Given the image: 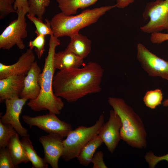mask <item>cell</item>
Wrapping results in <instances>:
<instances>
[{
  "instance_id": "obj_1",
  "label": "cell",
  "mask_w": 168,
  "mask_h": 168,
  "mask_svg": "<svg viewBox=\"0 0 168 168\" xmlns=\"http://www.w3.org/2000/svg\"><path fill=\"white\" fill-rule=\"evenodd\" d=\"M104 72L100 64L92 61L82 68L59 71L53 78L54 93L72 103L89 94L100 92Z\"/></svg>"
},
{
  "instance_id": "obj_2",
  "label": "cell",
  "mask_w": 168,
  "mask_h": 168,
  "mask_svg": "<svg viewBox=\"0 0 168 168\" xmlns=\"http://www.w3.org/2000/svg\"><path fill=\"white\" fill-rule=\"evenodd\" d=\"M61 44L60 41L52 34L50 35L48 54L45 58L43 70L39 78L40 92L35 100H30L27 105L35 112L48 110L56 114H60L64 106L61 98L56 96L53 88L54 74L55 69L53 63V58L55 49Z\"/></svg>"
},
{
  "instance_id": "obj_3",
  "label": "cell",
  "mask_w": 168,
  "mask_h": 168,
  "mask_svg": "<svg viewBox=\"0 0 168 168\" xmlns=\"http://www.w3.org/2000/svg\"><path fill=\"white\" fill-rule=\"evenodd\" d=\"M108 100L120 119L121 139L133 147H146L147 133L139 116L122 98L110 97Z\"/></svg>"
},
{
  "instance_id": "obj_4",
  "label": "cell",
  "mask_w": 168,
  "mask_h": 168,
  "mask_svg": "<svg viewBox=\"0 0 168 168\" xmlns=\"http://www.w3.org/2000/svg\"><path fill=\"white\" fill-rule=\"evenodd\" d=\"M115 7V4L85 9L75 16H67L62 12L58 13L50 21L53 34L57 38L70 37L79 33L80 30L96 23L106 12Z\"/></svg>"
},
{
  "instance_id": "obj_5",
  "label": "cell",
  "mask_w": 168,
  "mask_h": 168,
  "mask_svg": "<svg viewBox=\"0 0 168 168\" xmlns=\"http://www.w3.org/2000/svg\"><path fill=\"white\" fill-rule=\"evenodd\" d=\"M103 114L99 116L93 125L78 127L72 130L63 140L64 149L61 158L68 161L77 158L84 146L94 136L98 135L104 123Z\"/></svg>"
},
{
  "instance_id": "obj_6",
  "label": "cell",
  "mask_w": 168,
  "mask_h": 168,
  "mask_svg": "<svg viewBox=\"0 0 168 168\" xmlns=\"http://www.w3.org/2000/svg\"><path fill=\"white\" fill-rule=\"evenodd\" d=\"M17 19L11 21L0 35V49L9 50L15 45L20 50L25 48L23 39L28 36L27 24L23 10L16 13Z\"/></svg>"
},
{
  "instance_id": "obj_7",
  "label": "cell",
  "mask_w": 168,
  "mask_h": 168,
  "mask_svg": "<svg viewBox=\"0 0 168 168\" xmlns=\"http://www.w3.org/2000/svg\"><path fill=\"white\" fill-rule=\"evenodd\" d=\"M144 18L149 21L141 26L145 33L159 32L168 28V0H156L147 3L143 13Z\"/></svg>"
},
{
  "instance_id": "obj_8",
  "label": "cell",
  "mask_w": 168,
  "mask_h": 168,
  "mask_svg": "<svg viewBox=\"0 0 168 168\" xmlns=\"http://www.w3.org/2000/svg\"><path fill=\"white\" fill-rule=\"evenodd\" d=\"M55 113L49 112L46 114L35 117L22 116L23 121L30 128L35 126L48 133L54 134L63 138L72 130V125L59 119Z\"/></svg>"
},
{
  "instance_id": "obj_9",
  "label": "cell",
  "mask_w": 168,
  "mask_h": 168,
  "mask_svg": "<svg viewBox=\"0 0 168 168\" xmlns=\"http://www.w3.org/2000/svg\"><path fill=\"white\" fill-rule=\"evenodd\" d=\"M137 58L150 76L161 77L168 80V61L158 57L141 43L137 45Z\"/></svg>"
},
{
  "instance_id": "obj_10",
  "label": "cell",
  "mask_w": 168,
  "mask_h": 168,
  "mask_svg": "<svg viewBox=\"0 0 168 168\" xmlns=\"http://www.w3.org/2000/svg\"><path fill=\"white\" fill-rule=\"evenodd\" d=\"M122 126L120 119L113 110L110 112L108 120L102 125L98 135L111 153H113L121 139L120 130Z\"/></svg>"
},
{
  "instance_id": "obj_11",
  "label": "cell",
  "mask_w": 168,
  "mask_h": 168,
  "mask_svg": "<svg viewBox=\"0 0 168 168\" xmlns=\"http://www.w3.org/2000/svg\"><path fill=\"white\" fill-rule=\"evenodd\" d=\"M28 100L20 97L5 100L6 112L0 119L2 123L11 125L22 137L28 135L27 130L22 126L20 121V114Z\"/></svg>"
},
{
  "instance_id": "obj_12",
  "label": "cell",
  "mask_w": 168,
  "mask_h": 168,
  "mask_svg": "<svg viewBox=\"0 0 168 168\" xmlns=\"http://www.w3.org/2000/svg\"><path fill=\"white\" fill-rule=\"evenodd\" d=\"M63 138L57 135L49 133L39 138L44 153L45 162L53 168H58L59 160L62 155L64 145Z\"/></svg>"
},
{
  "instance_id": "obj_13",
  "label": "cell",
  "mask_w": 168,
  "mask_h": 168,
  "mask_svg": "<svg viewBox=\"0 0 168 168\" xmlns=\"http://www.w3.org/2000/svg\"><path fill=\"white\" fill-rule=\"evenodd\" d=\"M35 59L32 50L29 49L22 53L17 61L13 64L8 65L0 63V79L12 76H26Z\"/></svg>"
},
{
  "instance_id": "obj_14",
  "label": "cell",
  "mask_w": 168,
  "mask_h": 168,
  "mask_svg": "<svg viewBox=\"0 0 168 168\" xmlns=\"http://www.w3.org/2000/svg\"><path fill=\"white\" fill-rule=\"evenodd\" d=\"M41 72L37 62L35 61L25 77L20 97L33 100L38 97L40 92L39 81Z\"/></svg>"
},
{
  "instance_id": "obj_15",
  "label": "cell",
  "mask_w": 168,
  "mask_h": 168,
  "mask_svg": "<svg viewBox=\"0 0 168 168\" xmlns=\"http://www.w3.org/2000/svg\"><path fill=\"white\" fill-rule=\"evenodd\" d=\"M25 76H12L0 79V100L20 97L23 90Z\"/></svg>"
},
{
  "instance_id": "obj_16",
  "label": "cell",
  "mask_w": 168,
  "mask_h": 168,
  "mask_svg": "<svg viewBox=\"0 0 168 168\" xmlns=\"http://www.w3.org/2000/svg\"><path fill=\"white\" fill-rule=\"evenodd\" d=\"M83 63V59L72 52L64 50L55 52L54 55V67L59 71L80 68Z\"/></svg>"
},
{
  "instance_id": "obj_17",
  "label": "cell",
  "mask_w": 168,
  "mask_h": 168,
  "mask_svg": "<svg viewBox=\"0 0 168 168\" xmlns=\"http://www.w3.org/2000/svg\"><path fill=\"white\" fill-rule=\"evenodd\" d=\"M70 37V42L64 50L72 52L83 59L87 57L91 50V40L79 33Z\"/></svg>"
},
{
  "instance_id": "obj_18",
  "label": "cell",
  "mask_w": 168,
  "mask_h": 168,
  "mask_svg": "<svg viewBox=\"0 0 168 168\" xmlns=\"http://www.w3.org/2000/svg\"><path fill=\"white\" fill-rule=\"evenodd\" d=\"M19 135L17 133L15 134L10 139L7 147L16 167L21 163L30 161L20 140Z\"/></svg>"
},
{
  "instance_id": "obj_19",
  "label": "cell",
  "mask_w": 168,
  "mask_h": 168,
  "mask_svg": "<svg viewBox=\"0 0 168 168\" xmlns=\"http://www.w3.org/2000/svg\"><path fill=\"white\" fill-rule=\"evenodd\" d=\"M103 143L102 139L98 134L94 136L80 151L77 157L79 163L84 166H88L91 163L96 149Z\"/></svg>"
},
{
  "instance_id": "obj_20",
  "label": "cell",
  "mask_w": 168,
  "mask_h": 168,
  "mask_svg": "<svg viewBox=\"0 0 168 168\" xmlns=\"http://www.w3.org/2000/svg\"><path fill=\"white\" fill-rule=\"evenodd\" d=\"M98 0H56L58 7L64 14H75L78 9H84L95 4Z\"/></svg>"
},
{
  "instance_id": "obj_21",
  "label": "cell",
  "mask_w": 168,
  "mask_h": 168,
  "mask_svg": "<svg viewBox=\"0 0 168 168\" xmlns=\"http://www.w3.org/2000/svg\"><path fill=\"white\" fill-rule=\"evenodd\" d=\"M29 137V134L23 137L21 141L30 161L31 162L32 167L48 168V164L45 162L44 158H41L38 155L34 149Z\"/></svg>"
},
{
  "instance_id": "obj_22",
  "label": "cell",
  "mask_w": 168,
  "mask_h": 168,
  "mask_svg": "<svg viewBox=\"0 0 168 168\" xmlns=\"http://www.w3.org/2000/svg\"><path fill=\"white\" fill-rule=\"evenodd\" d=\"M50 2V0H28V13L37 16L42 20L46 8L49 6Z\"/></svg>"
},
{
  "instance_id": "obj_23",
  "label": "cell",
  "mask_w": 168,
  "mask_h": 168,
  "mask_svg": "<svg viewBox=\"0 0 168 168\" xmlns=\"http://www.w3.org/2000/svg\"><path fill=\"white\" fill-rule=\"evenodd\" d=\"M28 18L35 25L36 30L35 33L36 35H43L45 36L50 35L53 32L50 26V21L45 19V22L44 23L41 20L36 16L29 13L26 14Z\"/></svg>"
},
{
  "instance_id": "obj_24",
  "label": "cell",
  "mask_w": 168,
  "mask_h": 168,
  "mask_svg": "<svg viewBox=\"0 0 168 168\" xmlns=\"http://www.w3.org/2000/svg\"><path fill=\"white\" fill-rule=\"evenodd\" d=\"M163 94L159 89L147 91L144 96L143 100L146 106L151 109H155L161 103Z\"/></svg>"
},
{
  "instance_id": "obj_25",
  "label": "cell",
  "mask_w": 168,
  "mask_h": 168,
  "mask_svg": "<svg viewBox=\"0 0 168 168\" xmlns=\"http://www.w3.org/2000/svg\"><path fill=\"white\" fill-rule=\"evenodd\" d=\"M16 133L11 125L0 121V148L7 147L10 139Z\"/></svg>"
},
{
  "instance_id": "obj_26",
  "label": "cell",
  "mask_w": 168,
  "mask_h": 168,
  "mask_svg": "<svg viewBox=\"0 0 168 168\" xmlns=\"http://www.w3.org/2000/svg\"><path fill=\"white\" fill-rule=\"evenodd\" d=\"M45 36L43 35H37L33 40H30L29 42V49L32 50L35 48V51L39 59L41 58L45 51Z\"/></svg>"
},
{
  "instance_id": "obj_27",
  "label": "cell",
  "mask_w": 168,
  "mask_h": 168,
  "mask_svg": "<svg viewBox=\"0 0 168 168\" xmlns=\"http://www.w3.org/2000/svg\"><path fill=\"white\" fill-rule=\"evenodd\" d=\"M16 168L7 147L0 148V168Z\"/></svg>"
},
{
  "instance_id": "obj_28",
  "label": "cell",
  "mask_w": 168,
  "mask_h": 168,
  "mask_svg": "<svg viewBox=\"0 0 168 168\" xmlns=\"http://www.w3.org/2000/svg\"><path fill=\"white\" fill-rule=\"evenodd\" d=\"M14 0H0V19H3L9 14L16 12L14 8Z\"/></svg>"
},
{
  "instance_id": "obj_29",
  "label": "cell",
  "mask_w": 168,
  "mask_h": 168,
  "mask_svg": "<svg viewBox=\"0 0 168 168\" xmlns=\"http://www.w3.org/2000/svg\"><path fill=\"white\" fill-rule=\"evenodd\" d=\"M145 159L149 164V167L154 168L156 164L162 160H166L168 162V154L162 156L155 155L152 152H147L145 156Z\"/></svg>"
},
{
  "instance_id": "obj_30",
  "label": "cell",
  "mask_w": 168,
  "mask_h": 168,
  "mask_svg": "<svg viewBox=\"0 0 168 168\" xmlns=\"http://www.w3.org/2000/svg\"><path fill=\"white\" fill-rule=\"evenodd\" d=\"M91 163L93 164V168H107V166L103 160V153L101 151H98L94 155Z\"/></svg>"
},
{
  "instance_id": "obj_31",
  "label": "cell",
  "mask_w": 168,
  "mask_h": 168,
  "mask_svg": "<svg viewBox=\"0 0 168 168\" xmlns=\"http://www.w3.org/2000/svg\"><path fill=\"white\" fill-rule=\"evenodd\" d=\"M150 40L153 44H160L168 40V33L157 32L151 33Z\"/></svg>"
},
{
  "instance_id": "obj_32",
  "label": "cell",
  "mask_w": 168,
  "mask_h": 168,
  "mask_svg": "<svg viewBox=\"0 0 168 168\" xmlns=\"http://www.w3.org/2000/svg\"><path fill=\"white\" fill-rule=\"evenodd\" d=\"M28 0H14L13 7L16 13L20 10H23L26 14L29 12Z\"/></svg>"
},
{
  "instance_id": "obj_33",
  "label": "cell",
  "mask_w": 168,
  "mask_h": 168,
  "mask_svg": "<svg viewBox=\"0 0 168 168\" xmlns=\"http://www.w3.org/2000/svg\"><path fill=\"white\" fill-rule=\"evenodd\" d=\"M135 0H117L116 7L123 9L133 3Z\"/></svg>"
},
{
  "instance_id": "obj_34",
  "label": "cell",
  "mask_w": 168,
  "mask_h": 168,
  "mask_svg": "<svg viewBox=\"0 0 168 168\" xmlns=\"http://www.w3.org/2000/svg\"><path fill=\"white\" fill-rule=\"evenodd\" d=\"M162 104L163 105L164 107L168 106V98L164 100L162 102Z\"/></svg>"
},
{
  "instance_id": "obj_35",
  "label": "cell",
  "mask_w": 168,
  "mask_h": 168,
  "mask_svg": "<svg viewBox=\"0 0 168 168\" xmlns=\"http://www.w3.org/2000/svg\"><path fill=\"white\" fill-rule=\"evenodd\" d=\"M167 32L168 33V28L167 29Z\"/></svg>"
}]
</instances>
